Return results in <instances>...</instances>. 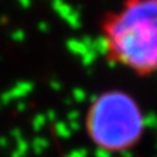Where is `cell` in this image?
Masks as SVG:
<instances>
[{"instance_id":"6da1fadb","label":"cell","mask_w":157,"mask_h":157,"mask_svg":"<svg viewBox=\"0 0 157 157\" xmlns=\"http://www.w3.org/2000/svg\"><path fill=\"white\" fill-rule=\"evenodd\" d=\"M108 60L138 76L157 71V0H122L101 23Z\"/></svg>"},{"instance_id":"7a4b0ae2","label":"cell","mask_w":157,"mask_h":157,"mask_svg":"<svg viewBox=\"0 0 157 157\" xmlns=\"http://www.w3.org/2000/svg\"><path fill=\"white\" fill-rule=\"evenodd\" d=\"M86 131L90 141L102 151H128L143 137L144 115L138 102L127 92L108 90L90 103Z\"/></svg>"}]
</instances>
